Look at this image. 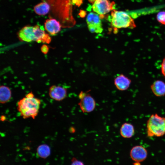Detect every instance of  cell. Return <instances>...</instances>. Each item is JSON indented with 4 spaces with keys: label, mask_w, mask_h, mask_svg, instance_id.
<instances>
[{
    "label": "cell",
    "mask_w": 165,
    "mask_h": 165,
    "mask_svg": "<svg viewBox=\"0 0 165 165\" xmlns=\"http://www.w3.org/2000/svg\"><path fill=\"white\" fill-rule=\"evenodd\" d=\"M41 104V100L31 92L18 101L17 110L23 119H35L38 114Z\"/></svg>",
    "instance_id": "6da1fadb"
},
{
    "label": "cell",
    "mask_w": 165,
    "mask_h": 165,
    "mask_svg": "<svg viewBox=\"0 0 165 165\" xmlns=\"http://www.w3.org/2000/svg\"><path fill=\"white\" fill-rule=\"evenodd\" d=\"M18 36L20 40L27 42L35 41L38 43L42 42L47 33L39 26L28 25L22 28L18 32Z\"/></svg>",
    "instance_id": "7a4b0ae2"
},
{
    "label": "cell",
    "mask_w": 165,
    "mask_h": 165,
    "mask_svg": "<svg viewBox=\"0 0 165 165\" xmlns=\"http://www.w3.org/2000/svg\"><path fill=\"white\" fill-rule=\"evenodd\" d=\"M146 128L149 138L163 136L165 134V117L157 113L151 115L147 121Z\"/></svg>",
    "instance_id": "3957f363"
},
{
    "label": "cell",
    "mask_w": 165,
    "mask_h": 165,
    "mask_svg": "<svg viewBox=\"0 0 165 165\" xmlns=\"http://www.w3.org/2000/svg\"><path fill=\"white\" fill-rule=\"evenodd\" d=\"M109 20L112 26L115 29L126 28L133 29L136 27L133 18L123 11L113 9L112 11L111 17Z\"/></svg>",
    "instance_id": "277c9868"
},
{
    "label": "cell",
    "mask_w": 165,
    "mask_h": 165,
    "mask_svg": "<svg viewBox=\"0 0 165 165\" xmlns=\"http://www.w3.org/2000/svg\"><path fill=\"white\" fill-rule=\"evenodd\" d=\"M80 101L78 105L83 113H89L95 109L96 103L94 98L89 94L81 91L79 94Z\"/></svg>",
    "instance_id": "5b68a950"
},
{
    "label": "cell",
    "mask_w": 165,
    "mask_h": 165,
    "mask_svg": "<svg viewBox=\"0 0 165 165\" xmlns=\"http://www.w3.org/2000/svg\"><path fill=\"white\" fill-rule=\"evenodd\" d=\"M101 18L99 15L91 12L87 15L86 22L89 31L91 33H99L103 30Z\"/></svg>",
    "instance_id": "8992f818"
},
{
    "label": "cell",
    "mask_w": 165,
    "mask_h": 165,
    "mask_svg": "<svg viewBox=\"0 0 165 165\" xmlns=\"http://www.w3.org/2000/svg\"><path fill=\"white\" fill-rule=\"evenodd\" d=\"M115 4L114 2H111L108 0H95L92 8L94 12L99 15L102 19L104 15L113 9Z\"/></svg>",
    "instance_id": "52a82bcc"
},
{
    "label": "cell",
    "mask_w": 165,
    "mask_h": 165,
    "mask_svg": "<svg viewBox=\"0 0 165 165\" xmlns=\"http://www.w3.org/2000/svg\"><path fill=\"white\" fill-rule=\"evenodd\" d=\"M49 94L52 99L57 101H61L67 97V90L60 86L52 85L49 88Z\"/></svg>",
    "instance_id": "ba28073f"
},
{
    "label": "cell",
    "mask_w": 165,
    "mask_h": 165,
    "mask_svg": "<svg viewBox=\"0 0 165 165\" xmlns=\"http://www.w3.org/2000/svg\"><path fill=\"white\" fill-rule=\"evenodd\" d=\"M148 155L146 149L142 145H136L133 147L130 152V156L133 161L141 162L146 158Z\"/></svg>",
    "instance_id": "9c48e42d"
},
{
    "label": "cell",
    "mask_w": 165,
    "mask_h": 165,
    "mask_svg": "<svg viewBox=\"0 0 165 165\" xmlns=\"http://www.w3.org/2000/svg\"><path fill=\"white\" fill-rule=\"evenodd\" d=\"M44 25L45 30L52 36L56 35L59 32L62 26L59 21L53 18L46 19L44 23Z\"/></svg>",
    "instance_id": "30bf717a"
},
{
    "label": "cell",
    "mask_w": 165,
    "mask_h": 165,
    "mask_svg": "<svg viewBox=\"0 0 165 165\" xmlns=\"http://www.w3.org/2000/svg\"><path fill=\"white\" fill-rule=\"evenodd\" d=\"M114 83L118 90L124 91L129 87L131 80L123 74H121L115 78Z\"/></svg>",
    "instance_id": "8fae6325"
},
{
    "label": "cell",
    "mask_w": 165,
    "mask_h": 165,
    "mask_svg": "<svg viewBox=\"0 0 165 165\" xmlns=\"http://www.w3.org/2000/svg\"><path fill=\"white\" fill-rule=\"evenodd\" d=\"M151 90L154 94L157 97L165 95V83L160 80H156L150 86Z\"/></svg>",
    "instance_id": "7c38bea8"
},
{
    "label": "cell",
    "mask_w": 165,
    "mask_h": 165,
    "mask_svg": "<svg viewBox=\"0 0 165 165\" xmlns=\"http://www.w3.org/2000/svg\"><path fill=\"white\" fill-rule=\"evenodd\" d=\"M135 132L134 126L129 123H124L122 124L120 129V135L124 138H132L134 135Z\"/></svg>",
    "instance_id": "4fadbf2b"
},
{
    "label": "cell",
    "mask_w": 165,
    "mask_h": 165,
    "mask_svg": "<svg viewBox=\"0 0 165 165\" xmlns=\"http://www.w3.org/2000/svg\"><path fill=\"white\" fill-rule=\"evenodd\" d=\"M50 9V5L45 1L38 4L34 7L35 13L40 16H44L47 14L49 12Z\"/></svg>",
    "instance_id": "5bb4252c"
},
{
    "label": "cell",
    "mask_w": 165,
    "mask_h": 165,
    "mask_svg": "<svg viewBox=\"0 0 165 165\" xmlns=\"http://www.w3.org/2000/svg\"><path fill=\"white\" fill-rule=\"evenodd\" d=\"M12 93L10 88L8 86L2 85L0 87V102L4 104L8 102L10 100Z\"/></svg>",
    "instance_id": "9a60e30c"
},
{
    "label": "cell",
    "mask_w": 165,
    "mask_h": 165,
    "mask_svg": "<svg viewBox=\"0 0 165 165\" xmlns=\"http://www.w3.org/2000/svg\"><path fill=\"white\" fill-rule=\"evenodd\" d=\"M51 153L50 148L49 146L46 144L40 145L37 148V154L40 158L46 159Z\"/></svg>",
    "instance_id": "2e32d148"
},
{
    "label": "cell",
    "mask_w": 165,
    "mask_h": 165,
    "mask_svg": "<svg viewBox=\"0 0 165 165\" xmlns=\"http://www.w3.org/2000/svg\"><path fill=\"white\" fill-rule=\"evenodd\" d=\"M157 20L161 24L165 25V11L159 12L156 15Z\"/></svg>",
    "instance_id": "e0dca14e"
},
{
    "label": "cell",
    "mask_w": 165,
    "mask_h": 165,
    "mask_svg": "<svg viewBox=\"0 0 165 165\" xmlns=\"http://www.w3.org/2000/svg\"><path fill=\"white\" fill-rule=\"evenodd\" d=\"M70 165H85L81 161L78 160L75 157H73L71 160Z\"/></svg>",
    "instance_id": "ac0fdd59"
},
{
    "label": "cell",
    "mask_w": 165,
    "mask_h": 165,
    "mask_svg": "<svg viewBox=\"0 0 165 165\" xmlns=\"http://www.w3.org/2000/svg\"><path fill=\"white\" fill-rule=\"evenodd\" d=\"M49 48L47 45L44 44L41 47V50L42 52L44 54H47L49 51Z\"/></svg>",
    "instance_id": "d6986e66"
},
{
    "label": "cell",
    "mask_w": 165,
    "mask_h": 165,
    "mask_svg": "<svg viewBox=\"0 0 165 165\" xmlns=\"http://www.w3.org/2000/svg\"><path fill=\"white\" fill-rule=\"evenodd\" d=\"M161 72L165 77V57L163 59L161 65Z\"/></svg>",
    "instance_id": "ffe728a7"
},
{
    "label": "cell",
    "mask_w": 165,
    "mask_h": 165,
    "mask_svg": "<svg viewBox=\"0 0 165 165\" xmlns=\"http://www.w3.org/2000/svg\"><path fill=\"white\" fill-rule=\"evenodd\" d=\"M73 4H75L76 6H79L82 3V0H72Z\"/></svg>",
    "instance_id": "44dd1931"
},
{
    "label": "cell",
    "mask_w": 165,
    "mask_h": 165,
    "mask_svg": "<svg viewBox=\"0 0 165 165\" xmlns=\"http://www.w3.org/2000/svg\"><path fill=\"white\" fill-rule=\"evenodd\" d=\"M79 15L81 17H84L86 15V12L84 10H80Z\"/></svg>",
    "instance_id": "7402d4cb"
},
{
    "label": "cell",
    "mask_w": 165,
    "mask_h": 165,
    "mask_svg": "<svg viewBox=\"0 0 165 165\" xmlns=\"http://www.w3.org/2000/svg\"><path fill=\"white\" fill-rule=\"evenodd\" d=\"M133 165H141L140 162H135L133 163Z\"/></svg>",
    "instance_id": "603a6c76"
},
{
    "label": "cell",
    "mask_w": 165,
    "mask_h": 165,
    "mask_svg": "<svg viewBox=\"0 0 165 165\" xmlns=\"http://www.w3.org/2000/svg\"><path fill=\"white\" fill-rule=\"evenodd\" d=\"M88 1L90 3L93 4L95 2V0H88Z\"/></svg>",
    "instance_id": "cb8c5ba5"
}]
</instances>
